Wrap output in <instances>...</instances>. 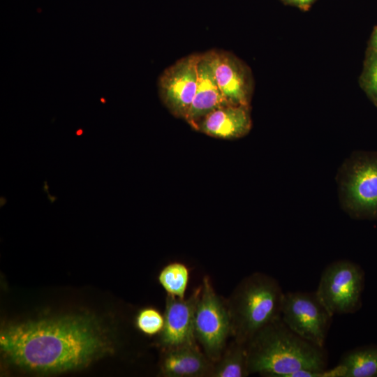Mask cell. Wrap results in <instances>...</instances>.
<instances>
[{
    "mask_svg": "<svg viewBox=\"0 0 377 377\" xmlns=\"http://www.w3.org/2000/svg\"><path fill=\"white\" fill-rule=\"evenodd\" d=\"M0 346L15 364L54 372L86 364L104 352L108 343L93 320L73 316L10 325L1 331Z\"/></svg>",
    "mask_w": 377,
    "mask_h": 377,
    "instance_id": "1",
    "label": "cell"
},
{
    "mask_svg": "<svg viewBox=\"0 0 377 377\" xmlns=\"http://www.w3.org/2000/svg\"><path fill=\"white\" fill-rule=\"evenodd\" d=\"M246 346L249 374L289 377L299 370L327 369L325 347L302 339L281 318L260 330Z\"/></svg>",
    "mask_w": 377,
    "mask_h": 377,
    "instance_id": "2",
    "label": "cell"
},
{
    "mask_svg": "<svg viewBox=\"0 0 377 377\" xmlns=\"http://www.w3.org/2000/svg\"><path fill=\"white\" fill-rule=\"evenodd\" d=\"M284 293L262 272L244 278L226 300L233 339L246 344L260 330L281 318Z\"/></svg>",
    "mask_w": 377,
    "mask_h": 377,
    "instance_id": "3",
    "label": "cell"
},
{
    "mask_svg": "<svg viewBox=\"0 0 377 377\" xmlns=\"http://www.w3.org/2000/svg\"><path fill=\"white\" fill-rule=\"evenodd\" d=\"M337 182L346 213L357 219H377V152H353L340 166Z\"/></svg>",
    "mask_w": 377,
    "mask_h": 377,
    "instance_id": "4",
    "label": "cell"
},
{
    "mask_svg": "<svg viewBox=\"0 0 377 377\" xmlns=\"http://www.w3.org/2000/svg\"><path fill=\"white\" fill-rule=\"evenodd\" d=\"M197 342L213 362L223 354L227 340L232 337L231 320L227 301L218 295L208 276L201 284L194 316Z\"/></svg>",
    "mask_w": 377,
    "mask_h": 377,
    "instance_id": "5",
    "label": "cell"
},
{
    "mask_svg": "<svg viewBox=\"0 0 377 377\" xmlns=\"http://www.w3.org/2000/svg\"><path fill=\"white\" fill-rule=\"evenodd\" d=\"M365 275L357 264L339 260L323 270L316 293L333 315L354 313L362 306Z\"/></svg>",
    "mask_w": 377,
    "mask_h": 377,
    "instance_id": "6",
    "label": "cell"
},
{
    "mask_svg": "<svg viewBox=\"0 0 377 377\" xmlns=\"http://www.w3.org/2000/svg\"><path fill=\"white\" fill-rule=\"evenodd\" d=\"M332 317L316 291L284 293L282 321L298 336L315 345L325 347Z\"/></svg>",
    "mask_w": 377,
    "mask_h": 377,
    "instance_id": "7",
    "label": "cell"
},
{
    "mask_svg": "<svg viewBox=\"0 0 377 377\" xmlns=\"http://www.w3.org/2000/svg\"><path fill=\"white\" fill-rule=\"evenodd\" d=\"M200 54L182 57L159 76L160 98L170 112L185 119L195 94Z\"/></svg>",
    "mask_w": 377,
    "mask_h": 377,
    "instance_id": "8",
    "label": "cell"
},
{
    "mask_svg": "<svg viewBox=\"0 0 377 377\" xmlns=\"http://www.w3.org/2000/svg\"><path fill=\"white\" fill-rule=\"evenodd\" d=\"M207 53L216 82L227 102L250 105L253 92L250 68L231 52L214 50Z\"/></svg>",
    "mask_w": 377,
    "mask_h": 377,
    "instance_id": "9",
    "label": "cell"
},
{
    "mask_svg": "<svg viewBox=\"0 0 377 377\" xmlns=\"http://www.w3.org/2000/svg\"><path fill=\"white\" fill-rule=\"evenodd\" d=\"M200 290L201 286L188 298L181 299L168 295L164 326L158 339L163 350L198 345L194 332V316Z\"/></svg>",
    "mask_w": 377,
    "mask_h": 377,
    "instance_id": "10",
    "label": "cell"
},
{
    "mask_svg": "<svg viewBox=\"0 0 377 377\" xmlns=\"http://www.w3.org/2000/svg\"><path fill=\"white\" fill-rule=\"evenodd\" d=\"M251 126L250 105L228 104L209 113L195 130L214 138L233 140L247 135Z\"/></svg>",
    "mask_w": 377,
    "mask_h": 377,
    "instance_id": "11",
    "label": "cell"
},
{
    "mask_svg": "<svg viewBox=\"0 0 377 377\" xmlns=\"http://www.w3.org/2000/svg\"><path fill=\"white\" fill-rule=\"evenodd\" d=\"M228 104L216 82L207 52L200 54L195 94L184 120L195 129L209 113Z\"/></svg>",
    "mask_w": 377,
    "mask_h": 377,
    "instance_id": "12",
    "label": "cell"
},
{
    "mask_svg": "<svg viewBox=\"0 0 377 377\" xmlns=\"http://www.w3.org/2000/svg\"><path fill=\"white\" fill-rule=\"evenodd\" d=\"M161 372L165 377H211L214 363L198 345L163 350Z\"/></svg>",
    "mask_w": 377,
    "mask_h": 377,
    "instance_id": "13",
    "label": "cell"
},
{
    "mask_svg": "<svg viewBox=\"0 0 377 377\" xmlns=\"http://www.w3.org/2000/svg\"><path fill=\"white\" fill-rule=\"evenodd\" d=\"M334 369L337 377H377V344L346 352Z\"/></svg>",
    "mask_w": 377,
    "mask_h": 377,
    "instance_id": "14",
    "label": "cell"
},
{
    "mask_svg": "<svg viewBox=\"0 0 377 377\" xmlns=\"http://www.w3.org/2000/svg\"><path fill=\"white\" fill-rule=\"evenodd\" d=\"M249 375L246 346L233 339L214 363L211 377H246Z\"/></svg>",
    "mask_w": 377,
    "mask_h": 377,
    "instance_id": "15",
    "label": "cell"
},
{
    "mask_svg": "<svg viewBox=\"0 0 377 377\" xmlns=\"http://www.w3.org/2000/svg\"><path fill=\"white\" fill-rule=\"evenodd\" d=\"M188 280V267L179 262L165 265L158 275V281L168 295L181 299L185 298Z\"/></svg>",
    "mask_w": 377,
    "mask_h": 377,
    "instance_id": "16",
    "label": "cell"
},
{
    "mask_svg": "<svg viewBox=\"0 0 377 377\" xmlns=\"http://www.w3.org/2000/svg\"><path fill=\"white\" fill-rule=\"evenodd\" d=\"M360 83L363 89L377 105V53L369 51Z\"/></svg>",
    "mask_w": 377,
    "mask_h": 377,
    "instance_id": "17",
    "label": "cell"
},
{
    "mask_svg": "<svg viewBox=\"0 0 377 377\" xmlns=\"http://www.w3.org/2000/svg\"><path fill=\"white\" fill-rule=\"evenodd\" d=\"M164 323V316L154 308L144 309L138 313L136 319L138 328L148 335L160 333Z\"/></svg>",
    "mask_w": 377,
    "mask_h": 377,
    "instance_id": "18",
    "label": "cell"
},
{
    "mask_svg": "<svg viewBox=\"0 0 377 377\" xmlns=\"http://www.w3.org/2000/svg\"><path fill=\"white\" fill-rule=\"evenodd\" d=\"M288 5L296 6L302 10H307L315 0H281Z\"/></svg>",
    "mask_w": 377,
    "mask_h": 377,
    "instance_id": "19",
    "label": "cell"
},
{
    "mask_svg": "<svg viewBox=\"0 0 377 377\" xmlns=\"http://www.w3.org/2000/svg\"><path fill=\"white\" fill-rule=\"evenodd\" d=\"M370 51L377 53V27L375 28L371 38Z\"/></svg>",
    "mask_w": 377,
    "mask_h": 377,
    "instance_id": "20",
    "label": "cell"
}]
</instances>
